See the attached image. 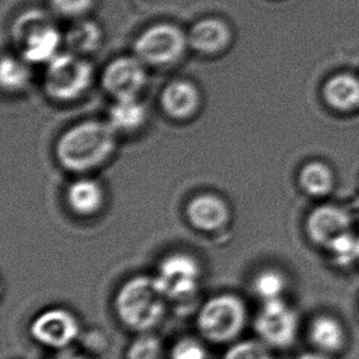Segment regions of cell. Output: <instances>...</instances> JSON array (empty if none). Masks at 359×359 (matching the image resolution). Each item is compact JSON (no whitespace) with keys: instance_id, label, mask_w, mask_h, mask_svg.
Listing matches in <instances>:
<instances>
[{"instance_id":"1","label":"cell","mask_w":359,"mask_h":359,"mask_svg":"<svg viewBox=\"0 0 359 359\" xmlns=\"http://www.w3.org/2000/svg\"><path fill=\"white\" fill-rule=\"evenodd\" d=\"M117 149V131L108 121H83L59 136L54 155L59 165L85 175L107 163Z\"/></svg>"},{"instance_id":"2","label":"cell","mask_w":359,"mask_h":359,"mask_svg":"<svg viewBox=\"0 0 359 359\" xmlns=\"http://www.w3.org/2000/svg\"><path fill=\"white\" fill-rule=\"evenodd\" d=\"M168 302L156 285L154 276L130 277L113 299V313L118 324L131 335L156 332L165 321Z\"/></svg>"},{"instance_id":"3","label":"cell","mask_w":359,"mask_h":359,"mask_svg":"<svg viewBox=\"0 0 359 359\" xmlns=\"http://www.w3.org/2000/svg\"><path fill=\"white\" fill-rule=\"evenodd\" d=\"M249 313L242 298L233 293H221L204 302L195 316L198 336L209 346L227 348L244 339Z\"/></svg>"},{"instance_id":"4","label":"cell","mask_w":359,"mask_h":359,"mask_svg":"<svg viewBox=\"0 0 359 359\" xmlns=\"http://www.w3.org/2000/svg\"><path fill=\"white\" fill-rule=\"evenodd\" d=\"M11 36L29 64H48L60 53L63 37L43 11L29 10L20 15L13 24Z\"/></svg>"},{"instance_id":"5","label":"cell","mask_w":359,"mask_h":359,"mask_svg":"<svg viewBox=\"0 0 359 359\" xmlns=\"http://www.w3.org/2000/svg\"><path fill=\"white\" fill-rule=\"evenodd\" d=\"M93 81V65L81 55L64 52L47 64L44 93L55 102H74L86 93Z\"/></svg>"},{"instance_id":"6","label":"cell","mask_w":359,"mask_h":359,"mask_svg":"<svg viewBox=\"0 0 359 359\" xmlns=\"http://www.w3.org/2000/svg\"><path fill=\"white\" fill-rule=\"evenodd\" d=\"M83 326L76 313L65 306H49L39 311L29 324V340L52 353L78 346Z\"/></svg>"},{"instance_id":"7","label":"cell","mask_w":359,"mask_h":359,"mask_svg":"<svg viewBox=\"0 0 359 359\" xmlns=\"http://www.w3.org/2000/svg\"><path fill=\"white\" fill-rule=\"evenodd\" d=\"M188 47V37L180 26L160 22L137 36L134 42V55L146 67L165 68L178 63Z\"/></svg>"},{"instance_id":"8","label":"cell","mask_w":359,"mask_h":359,"mask_svg":"<svg viewBox=\"0 0 359 359\" xmlns=\"http://www.w3.org/2000/svg\"><path fill=\"white\" fill-rule=\"evenodd\" d=\"M154 278L165 301L185 306L199 292L201 266L189 254L173 252L158 264Z\"/></svg>"},{"instance_id":"9","label":"cell","mask_w":359,"mask_h":359,"mask_svg":"<svg viewBox=\"0 0 359 359\" xmlns=\"http://www.w3.org/2000/svg\"><path fill=\"white\" fill-rule=\"evenodd\" d=\"M252 326L257 340L275 352L296 345L301 330L298 313L283 298L262 302Z\"/></svg>"},{"instance_id":"10","label":"cell","mask_w":359,"mask_h":359,"mask_svg":"<svg viewBox=\"0 0 359 359\" xmlns=\"http://www.w3.org/2000/svg\"><path fill=\"white\" fill-rule=\"evenodd\" d=\"M101 83L116 101L137 98L147 83L146 65L135 55L119 57L107 64L101 75Z\"/></svg>"},{"instance_id":"11","label":"cell","mask_w":359,"mask_h":359,"mask_svg":"<svg viewBox=\"0 0 359 359\" xmlns=\"http://www.w3.org/2000/svg\"><path fill=\"white\" fill-rule=\"evenodd\" d=\"M185 216L193 229L216 233L226 229L232 221V209L229 203L214 193L195 195L185 206Z\"/></svg>"},{"instance_id":"12","label":"cell","mask_w":359,"mask_h":359,"mask_svg":"<svg viewBox=\"0 0 359 359\" xmlns=\"http://www.w3.org/2000/svg\"><path fill=\"white\" fill-rule=\"evenodd\" d=\"M160 106L165 116L173 121H190L200 112L203 96L194 83L178 79L167 83L162 90Z\"/></svg>"},{"instance_id":"13","label":"cell","mask_w":359,"mask_h":359,"mask_svg":"<svg viewBox=\"0 0 359 359\" xmlns=\"http://www.w3.org/2000/svg\"><path fill=\"white\" fill-rule=\"evenodd\" d=\"M306 341L311 350L336 358L348 346V334L345 325L332 316L313 318L306 329Z\"/></svg>"},{"instance_id":"14","label":"cell","mask_w":359,"mask_h":359,"mask_svg":"<svg viewBox=\"0 0 359 359\" xmlns=\"http://www.w3.org/2000/svg\"><path fill=\"white\" fill-rule=\"evenodd\" d=\"M190 48L203 55L224 53L233 41V32L224 20L208 18L195 22L187 32Z\"/></svg>"},{"instance_id":"15","label":"cell","mask_w":359,"mask_h":359,"mask_svg":"<svg viewBox=\"0 0 359 359\" xmlns=\"http://www.w3.org/2000/svg\"><path fill=\"white\" fill-rule=\"evenodd\" d=\"M351 217L345 210L325 205L314 210L306 221V231L313 242L327 248L337 237L350 232Z\"/></svg>"},{"instance_id":"16","label":"cell","mask_w":359,"mask_h":359,"mask_svg":"<svg viewBox=\"0 0 359 359\" xmlns=\"http://www.w3.org/2000/svg\"><path fill=\"white\" fill-rule=\"evenodd\" d=\"M65 199L73 214L90 217L102 210L106 193L102 184L93 178H78L69 184Z\"/></svg>"},{"instance_id":"17","label":"cell","mask_w":359,"mask_h":359,"mask_svg":"<svg viewBox=\"0 0 359 359\" xmlns=\"http://www.w3.org/2000/svg\"><path fill=\"white\" fill-rule=\"evenodd\" d=\"M324 97L337 111H352L359 106V79L351 74H339L325 83Z\"/></svg>"},{"instance_id":"18","label":"cell","mask_w":359,"mask_h":359,"mask_svg":"<svg viewBox=\"0 0 359 359\" xmlns=\"http://www.w3.org/2000/svg\"><path fill=\"white\" fill-rule=\"evenodd\" d=\"M146 121L147 111L137 98L114 101L108 112V123L117 133L140 130Z\"/></svg>"},{"instance_id":"19","label":"cell","mask_w":359,"mask_h":359,"mask_svg":"<svg viewBox=\"0 0 359 359\" xmlns=\"http://www.w3.org/2000/svg\"><path fill=\"white\" fill-rule=\"evenodd\" d=\"M102 29L93 20L79 19L64 36L72 53L83 55L95 52L102 42Z\"/></svg>"},{"instance_id":"20","label":"cell","mask_w":359,"mask_h":359,"mask_svg":"<svg viewBox=\"0 0 359 359\" xmlns=\"http://www.w3.org/2000/svg\"><path fill=\"white\" fill-rule=\"evenodd\" d=\"M123 359H170V350L156 332H146L133 335L124 347Z\"/></svg>"},{"instance_id":"21","label":"cell","mask_w":359,"mask_h":359,"mask_svg":"<svg viewBox=\"0 0 359 359\" xmlns=\"http://www.w3.org/2000/svg\"><path fill=\"white\" fill-rule=\"evenodd\" d=\"M299 183L308 194L323 196L329 194L334 187V173L323 162H311L301 170Z\"/></svg>"},{"instance_id":"22","label":"cell","mask_w":359,"mask_h":359,"mask_svg":"<svg viewBox=\"0 0 359 359\" xmlns=\"http://www.w3.org/2000/svg\"><path fill=\"white\" fill-rule=\"evenodd\" d=\"M31 72L24 59L4 57L0 65V83L6 91L19 93L29 83Z\"/></svg>"},{"instance_id":"23","label":"cell","mask_w":359,"mask_h":359,"mask_svg":"<svg viewBox=\"0 0 359 359\" xmlns=\"http://www.w3.org/2000/svg\"><path fill=\"white\" fill-rule=\"evenodd\" d=\"M222 359H278L276 352L262 341L255 339H242L233 345L224 348Z\"/></svg>"},{"instance_id":"24","label":"cell","mask_w":359,"mask_h":359,"mask_svg":"<svg viewBox=\"0 0 359 359\" xmlns=\"http://www.w3.org/2000/svg\"><path fill=\"white\" fill-rule=\"evenodd\" d=\"M170 359H209V345L200 336H180L170 346Z\"/></svg>"},{"instance_id":"25","label":"cell","mask_w":359,"mask_h":359,"mask_svg":"<svg viewBox=\"0 0 359 359\" xmlns=\"http://www.w3.org/2000/svg\"><path fill=\"white\" fill-rule=\"evenodd\" d=\"M285 287H286L285 278L280 272L273 271V270L260 272L252 282L254 292L262 302L282 298Z\"/></svg>"},{"instance_id":"26","label":"cell","mask_w":359,"mask_h":359,"mask_svg":"<svg viewBox=\"0 0 359 359\" xmlns=\"http://www.w3.org/2000/svg\"><path fill=\"white\" fill-rule=\"evenodd\" d=\"M334 257L336 264L347 266L359 259V237L346 232L326 248Z\"/></svg>"},{"instance_id":"27","label":"cell","mask_w":359,"mask_h":359,"mask_svg":"<svg viewBox=\"0 0 359 359\" xmlns=\"http://www.w3.org/2000/svg\"><path fill=\"white\" fill-rule=\"evenodd\" d=\"M76 348L93 358L100 359L111 348V340L107 332H104L102 329H83Z\"/></svg>"},{"instance_id":"28","label":"cell","mask_w":359,"mask_h":359,"mask_svg":"<svg viewBox=\"0 0 359 359\" xmlns=\"http://www.w3.org/2000/svg\"><path fill=\"white\" fill-rule=\"evenodd\" d=\"M96 4V0H50L55 14L67 19H83Z\"/></svg>"},{"instance_id":"29","label":"cell","mask_w":359,"mask_h":359,"mask_svg":"<svg viewBox=\"0 0 359 359\" xmlns=\"http://www.w3.org/2000/svg\"><path fill=\"white\" fill-rule=\"evenodd\" d=\"M48 359H97L93 358L91 355L83 353V351L79 348H72V350L62 351V352H57V353H52V355Z\"/></svg>"},{"instance_id":"30","label":"cell","mask_w":359,"mask_h":359,"mask_svg":"<svg viewBox=\"0 0 359 359\" xmlns=\"http://www.w3.org/2000/svg\"><path fill=\"white\" fill-rule=\"evenodd\" d=\"M294 359H335L334 357H330V355H323V353H319V352H316V351L308 350L306 352H303L301 355H297Z\"/></svg>"},{"instance_id":"31","label":"cell","mask_w":359,"mask_h":359,"mask_svg":"<svg viewBox=\"0 0 359 359\" xmlns=\"http://www.w3.org/2000/svg\"><path fill=\"white\" fill-rule=\"evenodd\" d=\"M14 359H24V358H14Z\"/></svg>"}]
</instances>
